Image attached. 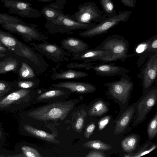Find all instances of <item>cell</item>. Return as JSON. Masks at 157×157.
<instances>
[{
	"mask_svg": "<svg viewBox=\"0 0 157 157\" xmlns=\"http://www.w3.org/2000/svg\"><path fill=\"white\" fill-rule=\"evenodd\" d=\"M21 79H28L36 78V73L32 68L26 62L21 63L18 72Z\"/></svg>",
	"mask_w": 157,
	"mask_h": 157,
	"instance_id": "4dcf8cb0",
	"label": "cell"
},
{
	"mask_svg": "<svg viewBox=\"0 0 157 157\" xmlns=\"http://www.w3.org/2000/svg\"><path fill=\"white\" fill-rule=\"evenodd\" d=\"M97 47L108 51L111 54L103 61L104 63L115 62L118 60L124 61L128 58L134 56V54H128V42L124 37L119 35L108 36Z\"/></svg>",
	"mask_w": 157,
	"mask_h": 157,
	"instance_id": "7a4b0ae2",
	"label": "cell"
},
{
	"mask_svg": "<svg viewBox=\"0 0 157 157\" xmlns=\"http://www.w3.org/2000/svg\"><path fill=\"white\" fill-rule=\"evenodd\" d=\"M135 115L134 103L126 108L117 120L114 133L119 135L123 132L133 120Z\"/></svg>",
	"mask_w": 157,
	"mask_h": 157,
	"instance_id": "ffe728a7",
	"label": "cell"
},
{
	"mask_svg": "<svg viewBox=\"0 0 157 157\" xmlns=\"http://www.w3.org/2000/svg\"><path fill=\"white\" fill-rule=\"evenodd\" d=\"M111 55V54L108 51L97 47L94 48L89 49L84 53L77 56H73L70 59L82 60L85 63L98 60L103 62L105 59L110 57Z\"/></svg>",
	"mask_w": 157,
	"mask_h": 157,
	"instance_id": "ac0fdd59",
	"label": "cell"
},
{
	"mask_svg": "<svg viewBox=\"0 0 157 157\" xmlns=\"http://www.w3.org/2000/svg\"><path fill=\"white\" fill-rule=\"evenodd\" d=\"M51 89H44L43 92H38L35 98L37 102H52L59 99L68 98L72 93L68 89L63 88H56Z\"/></svg>",
	"mask_w": 157,
	"mask_h": 157,
	"instance_id": "9a60e30c",
	"label": "cell"
},
{
	"mask_svg": "<svg viewBox=\"0 0 157 157\" xmlns=\"http://www.w3.org/2000/svg\"><path fill=\"white\" fill-rule=\"evenodd\" d=\"M140 140V136L132 134L124 138L121 141V146L123 150L127 152L133 151L136 148Z\"/></svg>",
	"mask_w": 157,
	"mask_h": 157,
	"instance_id": "cb8c5ba5",
	"label": "cell"
},
{
	"mask_svg": "<svg viewBox=\"0 0 157 157\" xmlns=\"http://www.w3.org/2000/svg\"><path fill=\"white\" fill-rule=\"evenodd\" d=\"M13 52L25 58L26 63L37 75L44 73L49 67L41 54L19 40L17 47Z\"/></svg>",
	"mask_w": 157,
	"mask_h": 157,
	"instance_id": "30bf717a",
	"label": "cell"
},
{
	"mask_svg": "<svg viewBox=\"0 0 157 157\" xmlns=\"http://www.w3.org/2000/svg\"><path fill=\"white\" fill-rule=\"evenodd\" d=\"M15 82L16 89L34 90L39 85L40 81L39 79L35 78L25 80L17 81Z\"/></svg>",
	"mask_w": 157,
	"mask_h": 157,
	"instance_id": "1f68e13d",
	"label": "cell"
},
{
	"mask_svg": "<svg viewBox=\"0 0 157 157\" xmlns=\"http://www.w3.org/2000/svg\"><path fill=\"white\" fill-rule=\"evenodd\" d=\"M157 87L153 86L143 94L137 102L134 103L135 115L132 126L138 125L142 123L156 104Z\"/></svg>",
	"mask_w": 157,
	"mask_h": 157,
	"instance_id": "52a82bcc",
	"label": "cell"
},
{
	"mask_svg": "<svg viewBox=\"0 0 157 157\" xmlns=\"http://www.w3.org/2000/svg\"><path fill=\"white\" fill-rule=\"evenodd\" d=\"M40 12L47 21L56 18L63 13V11L56 6L54 2H52L43 7Z\"/></svg>",
	"mask_w": 157,
	"mask_h": 157,
	"instance_id": "d4e9b609",
	"label": "cell"
},
{
	"mask_svg": "<svg viewBox=\"0 0 157 157\" xmlns=\"http://www.w3.org/2000/svg\"><path fill=\"white\" fill-rule=\"evenodd\" d=\"M83 146L86 148L99 151H107L110 149L112 146L99 140H90L85 143Z\"/></svg>",
	"mask_w": 157,
	"mask_h": 157,
	"instance_id": "f546056e",
	"label": "cell"
},
{
	"mask_svg": "<svg viewBox=\"0 0 157 157\" xmlns=\"http://www.w3.org/2000/svg\"><path fill=\"white\" fill-rule=\"evenodd\" d=\"M79 101L72 100L64 102L54 101L38 107L27 113V116L37 120H64Z\"/></svg>",
	"mask_w": 157,
	"mask_h": 157,
	"instance_id": "6da1fadb",
	"label": "cell"
},
{
	"mask_svg": "<svg viewBox=\"0 0 157 157\" xmlns=\"http://www.w3.org/2000/svg\"><path fill=\"white\" fill-rule=\"evenodd\" d=\"M149 140L151 141L157 136V113H156L149 122L147 128Z\"/></svg>",
	"mask_w": 157,
	"mask_h": 157,
	"instance_id": "836d02e7",
	"label": "cell"
},
{
	"mask_svg": "<svg viewBox=\"0 0 157 157\" xmlns=\"http://www.w3.org/2000/svg\"><path fill=\"white\" fill-rule=\"evenodd\" d=\"M18 65V62L16 59L11 57L7 58L0 61V75L10 71L16 72Z\"/></svg>",
	"mask_w": 157,
	"mask_h": 157,
	"instance_id": "484cf974",
	"label": "cell"
},
{
	"mask_svg": "<svg viewBox=\"0 0 157 157\" xmlns=\"http://www.w3.org/2000/svg\"><path fill=\"white\" fill-rule=\"evenodd\" d=\"M34 90L18 89L10 92L0 100V110L13 112L24 108L29 103Z\"/></svg>",
	"mask_w": 157,
	"mask_h": 157,
	"instance_id": "277c9868",
	"label": "cell"
},
{
	"mask_svg": "<svg viewBox=\"0 0 157 157\" xmlns=\"http://www.w3.org/2000/svg\"><path fill=\"white\" fill-rule=\"evenodd\" d=\"M38 1L43 2H51L52 0H37Z\"/></svg>",
	"mask_w": 157,
	"mask_h": 157,
	"instance_id": "f6af8a7d",
	"label": "cell"
},
{
	"mask_svg": "<svg viewBox=\"0 0 157 157\" xmlns=\"http://www.w3.org/2000/svg\"><path fill=\"white\" fill-rule=\"evenodd\" d=\"M95 128V124L94 122L92 123L88 124L86 128L84 136L87 138H89L92 134Z\"/></svg>",
	"mask_w": 157,
	"mask_h": 157,
	"instance_id": "ab89813d",
	"label": "cell"
},
{
	"mask_svg": "<svg viewBox=\"0 0 157 157\" xmlns=\"http://www.w3.org/2000/svg\"><path fill=\"white\" fill-rule=\"evenodd\" d=\"M87 115V112L83 109L78 112L72 124V128L76 132L81 133L82 132Z\"/></svg>",
	"mask_w": 157,
	"mask_h": 157,
	"instance_id": "f1b7e54d",
	"label": "cell"
},
{
	"mask_svg": "<svg viewBox=\"0 0 157 157\" xmlns=\"http://www.w3.org/2000/svg\"><path fill=\"white\" fill-rule=\"evenodd\" d=\"M94 63H82L71 62L67 65V67L71 69H84L89 70L92 69L94 65L97 64Z\"/></svg>",
	"mask_w": 157,
	"mask_h": 157,
	"instance_id": "74e56055",
	"label": "cell"
},
{
	"mask_svg": "<svg viewBox=\"0 0 157 157\" xmlns=\"http://www.w3.org/2000/svg\"><path fill=\"white\" fill-rule=\"evenodd\" d=\"M0 45L1 46H4L3 44H2V43H1V41H0Z\"/></svg>",
	"mask_w": 157,
	"mask_h": 157,
	"instance_id": "bcb514c9",
	"label": "cell"
},
{
	"mask_svg": "<svg viewBox=\"0 0 157 157\" xmlns=\"http://www.w3.org/2000/svg\"><path fill=\"white\" fill-rule=\"evenodd\" d=\"M44 27L49 33H71V31L78 29H87L91 28L96 24L81 23L75 21L67 14L62 13L56 18L46 21Z\"/></svg>",
	"mask_w": 157,
	"mask_h": 157,
	"instance_id": "5b68a950",
	"label": "cell"
},
{
	"mask_svg": "<svg viewBox=\"0 0 157 157\" xmlns=\"http://www.w3.org/2000/svg\"><path fill=\"white\" fill-rule=\"evenodd\" d=\"M20 149L24 157H42L36 149L30 146L23 145L21 146Z\"/></svg>",
	"mask_w": 157,
	"mask_h": 157,
	"instance_id": "d590c367",
	"label": "cell"
},
{
	"mask_svg": "<svg viewBox=\"0 0 157 157\" xmlns=\"http://www.w3.org/2000/svg\"><path fill=\"white\" fill-rule=\"evenodd\" d=\"M86 157H105L106 155L104 152L99 150L92 151L89 152L86 156Z\"/></svg>",
	"mask_w": 157,
	"mask_h": 157,
	"instance_id": "60d3db41",
	"label": "cell"
},
{
	"mask_svg": "<svg viewBox=\"0 0 157 157\" xmlns=\"http://www.w3.org/2000/svg\"><path fill=\"white\" fill-rule=\"evenodd\" d=\"M61 47L71 54L72 56H77L84 53L89 49L86 43L77 38L69 37L60 41Z\"/></svg>",
	"mask_w": 157,
	"mask_h": 157,
	"instance_id": "e0dca14e",
	"label": "cell"
},
{
	"mask_svg": "<svg viewBox=\"0 0 157 157\" xmlns=\"http://www.w3.org/2000/svg\"><path fill=\"white\" fill-rule=\"evenodd\" d=\"M134 85L130 78L125 74L121 75L119 80L105 83L103 86L107 88L106 94L108 95L121 108L128 105Z\"/></svg>",
	"mask_w": 157,
	"mask_h": 157,
	"instance_id": "3957f363",
	"label": "cell"
},
{
	"mask_svg": "<svg viewBox=\"0 0 157 157\" xmlns=\"http://www.w3.org/2000/svg\"><path fill=\"white\" fill-rule=\"evenodd\" d=\"M92 69L98 75L102 76H121L130 72L125 68L116 66L113 63L96 64Z\"/></svg>",
	"mask_w": 157,
	"mask_h": 157,
	"instance_id": "d6986e66",
	"label": "cell"
},
{
	"mask_svg": "<svg viewBox=\"0 0 157 157\" xmlns=\"http://www.w3.org/2000/svg\"><path fill=\"white\" fill-rule=\"evenodd\" d=\"M150 141H147L143 145L142 147L135 153L132 152L125 154L126 157H139L148 154L155 150L157 147L156 144L152 143Z\"/></svg>",
	"mask_w": 157,
	"mask_h": 157,
	"instance_id": "83f0119b",
	"label": "cell"
},
{
	"mask_svg": "<svg viewBox=\"0 0 157 157\" xmlns=\"http://www.w3.org/2000/svg\"><path fill=\"white\" fill-rule=\"evenodd\" d=\"M18 22L24 24L25 22L19 18L6 13H0V24L3 23Z\"/></svg>",
	"mask_w": 157,
	"mask_h": 157,
	"instance_id": "8d00e7d4",
	"label": "cell"
},
{
	"mask_svg": "<svg viewBox=\"0 0 157 157\" xmlns=\"http://www.w3.org/2000/svg\"><path fill=\"white\" fill-rule=\"evenodd\" d=\"M8 49L3 46L0 45V53H4L7 52Z\"/></svg>",
	"mask_w": 157,
	"mask_h": 157,
	"instance_id": "7bdbcfd3",
	"label": "cell"
},
{
	"mask_svg": "<svg viewBox=\"0 0 157 157\" xmlns=\"http://www.w3.org/2000/svg\"><path fill=\"white\" fill-rule=\"evenodd\" d=\"M51 86L53 87L67 89L72 93L79 94H88L94 92L97 88L93 85L87 82L68 81L59 82L53 83Z\"/></svg>",
	"mask_w": 157,
	"mask_h": 157,
	"instance_id": "2e32d148",
	"label": "cell"
},
{
	"mask_svg": "<svg viewBox=\"0 0 157 157\" xmlns=\"http://www.w3.org/2000/svg\"><path fill=\"white\" fill-rule=\"evenodd\" d=\"M94 101L87 111V113L91 116H99L108 112L109 108L106 103L102 99Z\"/></svg>",
	"mask_w": 157,
	"mask_h": 157,
	"instance_id": "603a6c76",
	"label": "cell"
},
{
	"mask_svg": "<svg viewBox=\"0 0 157 157\" xmlns=\"http://www.w3.org/2000/svg\"><path fill=\"white\" fill-rule=\"evenodd\" d=\"M3 136L4 135L3 134L2 130L1 129V128H0V139H2V137H3Z\"/></svg>",
	"mask_w": 157,
	"mask_h": 157,
	"instance_id": "ee69618b",
	"label": "cell"
},
{
	"mask_svg": "<svg viewBox=\"0 0 157 157\" xmlns=\"http://www.w3.org/2000/svg\"><path fill=\"white\" fill-rule=\"evenodd\" d=\"M134 52V56H139L137 64L140 68L150 56L157 53V35L136 45Z\"/></svg>",
	"mask_w": 157,
	"mask_h": 157,
	"instance_id": "5bb4252c",
	"label": "cell"
},
{
	"mask_svg": "<svg viewBox=\"0 0 157 157\" xmlns=\"http://www.w3.org/2000/svg\"><path fill=\"white\" fill-rule=\"evenodd\" d=\"M10 12L21 17L36 18L42 16L40 11L32 7V4L21 0H0Z\"/></svg>",
	"mask_w": 157,
	"mask_h": 157,
	"instance_id": "4fadbf2b",
	"label": "cell"
},
{
	"mask_svg": "<svg viewBox=\"0 0 157 157\" xmlns=\"http://www.w3.org/2000/svg\"><path fill=\"white\" fill-rule=\"evenodd\" d=\"M29 44L39 53L55 63L68 61L69 59L67 57L72 56L58 45L48 41L40 43H32Z\"/></svg>",
	"mask_w": 157,
	"mask_h": 157,
	"instance_id": "7c38bea8",
	"label": "cell"
},
{
	"mask_svg": "<svg viewBox=\"0 0 157 157\" xmlns=\"http://www.w3.org/2000/svg\"><path fill=\"white\" fill-rule=\"evenodd\" d=\"M111 118L110 115H107L100 120L98 123V129L100 131L103 130L109 123Z\"/></svg>",
	"mask_w": 157,
	"mask_h": 157,
	"instance_id": "f35d334b",
	"label": "cell"
},
{
	"mask_svg": "<svg viewBox=\"0 0 157 157\" xmlns=\"http://www.w3.org/2000/svg\"><path fill=\"white\" fill-rule=\"evenodd\" d=\"M2 28L8 31L22 36L27 42L33 40L48 42V37L42 33L35 24H22L18 22L3 23L0 24Z\"/></svg>",
	"mask_w": 157,
	"mask_h": 157,
	"instance_id": "ba28073f",
	"label": "cell"
},
{
	"mask_svg": "<svg viewBox=\"0 0 157 157\" xmlns=\"http://www.w3.org/2000/svg\"><path fill=\"white\" fill-rule=\"evenodd\" d=\"M89 75L82 71L70 69L53 73L51 78L54 80L76 79L88 76Z\"/></svg>",
	"mask_w": 157,
	"mask_h": 157,
	"instance_id": "44dd1931",
	"label": "cell"
},
{
	"mask_svg": "<svg viewBox=\"0 0 157 157\" xmlns=\"http://www.w3.org/2000/svg\"><path fill=\"white\" fill-rule=\"evenodd\" d=\"M137 77L140 78L144 94L156 82L157 76V53L150 56L140 68Z\"/></svg>",
	"mask_w": 157,
	"mask_h": 157,
	"instance_id": "8fae6325",
	"label": "cell"
},
{
	"mask_svg": "<svg viewBox=\"0 0 157 157\" xmlns=\"http://www.w3.org/2000/svg\"><path fill=\"white\" fill-rule=\"evenodd\" d=\"M78 10L73 14H67L71 19L79 23L85 24L99 23L107 18L104 12L100 10L96 4L92 2L80 4Z\"/></svg>",
	"mask_w": 157,
	"mask_h": 157,
	"instance_id": "8992f818",
	"label": "cell"
},
{
	"mask_svg": "<svg viewBox=\"0 0 157 157\" xmlns=\"http://www.w3.org/2000/svg\"><path fill=\"white\" fill-rule=\"evenodd\" d=\"M23 128L26 132L35 137L52 143H59L55 135L36 128L29 124H25Z\"/></svg>",
	"mask_w": 157,
	"mask_h": 157,
	"instance_id": "7402d4cb",
	"label": "cell"
},
{
	"mask_svg": "<svg viewBox=\"0 0 157 157\" xmlns=\"http://www.w3.org/2000/svg\"><path fill=\"white\" fill-rule=\"evenodd\" d=\"M66 1L67 0H56L54 3L60 9L63 10Z\"/></svg>",
	"mask_w": 157,
	"mask_h": 157,
	"instance_id": "b9f144b4",
	"label": "cell"
},
{
	"mask_svg": "<svg viewBox=\"0 0 157 157\" xmlns=\"http://www.w3.org/2000/svg\"><path fill=\"white\" fill-rule=\"evenodd\" d=\"M0 41L4 46L12 51L17 47L19 41L12 35L1 30Z\"/></svg>",
	"mask_w": 157,
	"mask_h": 157,
	"instance_id": "4316f807",
	"label": "cell"
},
{
	"mask_svg": "<svg viewBox=\"0 0 157 157\" xmlns=\"http://www.w3.org/2000/svg\"><path fill=\"white\" fill-rule=\"evenodd\" d=\"M100 2L107 18L112 17L117 14L114 4L112 0H100Z\"/></svg>",
	"mask_w": 157,
	"mask_h": 157,
	"instance_id": "d6a6232c",
	"label": "cell"
},
{
	"mask_svg": "<svg viewBox=\"0 0 157 157\" xmlns=\"http://www.w3.org/2000/svg\"><path fill=\"white\" fill-rule=\"evenodd\" d=\"M16 89L15 82L0 80V100L7 94Z\"/></svg>",
	"mask_w": 157,
	"mask_h": 157,
	"instance_id": "e575fe53",
	"label": "cell"
},
{
	"mask_svg": "<svg viewBox=\"0 0 157 157\" xmlns=\"http://www.w3.org/2000/svg\"><path fill=\"white\" fill-rule=\"evenodd\" d=\"M132 13V11L129 10L119 11L118 14L112 17H107L91 28L80 32L79 35L83 37L91 38L106 33L120 23L128 21Z\"/></svg>",
	"mask_w": 157,
	"mask_h": 157,
	"instance_id": "9c48e42d",
	"label": "cell"
}]
</instances>
